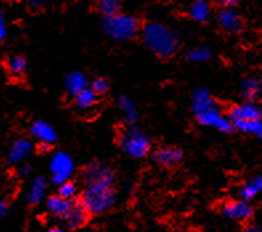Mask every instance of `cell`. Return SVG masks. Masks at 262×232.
<instances>
[{"label": "cell", "mask_w": 262, "mask_h": 232, "mask_svg": "<svg viewBox=\"0 0 262 232\" xmlns=\"http://www.w3.org/2000/svg\"><path fill=\"white\" fill-rule=\"evenodd\" d=\"M64 228H61V227H53V228H50V231H52V232H60V231H63Z\"/></svg>", "instance_id": "cell-37"}, {"label": "cell", "mask_w": 262, "mask_h": 232, "mask_svg": "<svg viewBox=\"0 0 262 232\" xmlns=\"http://www.w3.org/2000/svg\"><path fill=\"white\" fill-rule=\"evenodd\" d=\"M257 136L259 137V139H262V127H261V130H259V133H258V134H257Z\"/></svg>", "instance_id": "cell-38"}, {"label": "cell", "mask_w": 262, "mask_h": 232, "mask_svg": "<svg viewBox=\"0 0 262 232\" xmlns=\"http://www.w3.org/2000/svg\"><path fill=\"white\" fill-rule=\"evenodd\" d=\"M220 108L219 104L210 92L205 88H197L192 94V110L194 113V116L203 114L205 112H209L212 109Z\"/></svg>", "instance_id": "cell-11"}, {"label": "cell", "mask_w": 262, "mask_h": 232, "mask_svg": "<svg viewBox=\"0 0 262 232\" xmlns=\"http://www.w3.org/2000/svg\"><path fill=\"white\" fill-rule=\"evenodd\" d=\"M7 39V21L3 8L0 7V44Z\"/></svg>", "instance_id": "cell-29"}, {"label": "cell", "mask_w": 262, "mask_h": 232, "mask_svg": "<svg viewBox=\"0 0 262 232\" xmlns=\"http://www.w3.org/2000/svg\"><path fill=\"white\" fill-rule=\"evenodd\" d=\"M141 35L145 45L161 59H169L179 49V35L163 23L159 21L146 23L143 27Z\"/></svg>", "instance_id": "cell-1"}, {"label": "cell", "mask_w": 262, "mask_h": 232, "mask_svg": "<svg viewBox=\"0 0 262 232\" xmlns=\"http://www.w3.org/2000/svg\"><path fill=\"white\" fill-rule=\"evenodd\" d=\"M97 96L99 94L92 88H85L84 90L77 93L76 96H73V101H75L76 108H79L81 110H88L96 105Z\"/></svg>", "instance_id": "cell-21"}, {"label": "cell", "mask_w": 262, "mask_h": 232, "mask_svg": "<svg viewBox=\"0 0 262 232\" xmlns=\"http://www.w3.org/2000/svg\"><path fill=\"white\" fill-rule=\"evenodd\" d=\"M210 57H212V50L208 46H196L186 53V59L190 63H205Z\"/></svg>", "instance_id": "cell-25"}, {"label": "cell", "mask_w": 262, "mask_h": 232, "mask_svg": "<svg viewBox=\"0 0 262 232\" xmlns=\"http://www.w3.org/2000/svg\"><path fill=\"white\" fill-rule=\"evenodd\" d=\"M217 21L220 28L226 33H238L244 28L243 17L232 7H223V10L217 15Z\"/></svg>", "instance_id": "cell-10"}, {"label": "cell", "mask_w": 262, "mask_h": 232, "mask_svg": "<svg viewBox=\"0 0 262 232\" xmlns=\"http://www.w3.org/2000/svg\"><path fill=\"white\" fill-rule=\"evenodd\" d=\"M241 94L248 101H254L262 96V81L257 77H249L244 80L241 85Z\"/></svg>", "instance_id": "cell-20"}, {"label": "cell", "mask_w": 262, "mask_h": 232, "mask_svg": "<svg viewBox=\"0 0 262 232\" xmlns=\"http://www.w3.org/2000/svg\"><path fill=\"white\" fill-rule=\"evenodd\" d=\"M121 0H97V8L104 15H111L120 11Z\"/></svg>", "instance_id": "cell-26"}, {"label": "cell", "mask_w": 262, "mask_h": 232, "mask_svg": "<svg viewBox=\"0 0 262 232\" xmlns=\"http://www.w3.org/2000/svg\"><path fill=\"white\" fill-rule=\"evenodd\" d=\"M184 152L177 147H170V146H163L159 147L153 152V161L159 167L163 169H172L183 162Z\"/></svg>", "instance_id": "cell-8"}, {"label": "cell", "mask_w": 262, "mask_h": 232, "mask_svg": "<svg viewBox=\"0 0 262 232\" xmlns=\"http://www.w3.org/2000/svg\"><path fill=\"white\" fill-rule=\"evenodd\" d=\"M229 117L234 122V121H243V119L262 118V113L258 106L248 101V102L233 105L229 109Z\"/></svg>", "instance_id": "cell-13"}, {"label": "cell", "mask_w": 262, "mask_h": 232, "mask_svg": "<svg viewBox=\"0 0 262 232\" xmlns=\"http://www.w3.org/2000/svg\"><path fill=\"white\" fill-rule=\"evenodd\" d=\"M33 151V145L30 139L20 138L16 139L15 142L11 145L8 154H7V163L10 165H20L23 163L31 152Z\"/></svg>", "instance_id": "cell-12"}, {"label": "cell", "mask_w": 262, "mask_h": 232, "mask_svg": "<svg viewBox=\"0 0 262 232\" xmlns=\"http://www.w3.org/2000/svg\"><path fill=\"white\" fill-rule=\"evenodd\" d=\"M221 7H234L239 0H214Z\"/></svg>", "instance_id": "cell-32"}, {"label": "cell", "mask_w": 262, "mask_h": 232, "mask_svg": "<svg viewBox=\"0 0 262 232\" xmlns=\"http://www.w3.org/2000/svg\"><path fill=\"white\" fill-rule=\"evenodd\" d=\"M75 171V162L72 157L64 151H57L50 161V172L52 182L56 185L70 181Z\"/></svg>", "instance_id": "cell-5"}, {"label": "cell", "mask_w": 262, "mask_h": 232, "mask_svg": "<svg viewBox=\"0 0 262 232\" xmlns=\"http://www.w3.org/2000/svg\"><path fill=\"white\" fill-rule=\"evenodd\" d=\"M80 202L90 215H101L116 203V190L112 183H86Z\"/></svg>", "instance_id": "cell-2"}, {"label": "cell", "mask_w": 262, "mask_h": 232, "mask_svg": "<svg viewBox=\"0 0 262 232\" xmlns=\"http://www.w3.org/2000/svg\"><path fill=\"white\" fill-rule=\"evenodd\" d=\"M91 88L97 94H104L108 90V88H110V84H108V81L104 77H95L92 80V83H91Z\"/></svg>", "instance_id": "cell-28"}, {"label": "cell", "mask_w": 262, "mask_h": 232, "mask_svg": "<svg viewBox=\"0 0 262 232\" xmlns=\"http://www.w3.org/2000/svg\"><path fill=\"white\" fill-rule=\"evenodd\" d=\"M64 86H66L67 93L73 97L76 96L77 93L85 89V88H88V81H86V77L83 72L72 70L64 79Z\"/></svg>", "instance_id": "cell-16"}, {"label": "cell", "mask_w": 262, "mask_h": 232, "mask_svg": "<svg viewBox=\"0 0 262 232\" xmlns=\"http://www.w3.org/2000/svg\"><path fill=\"white\" fill-rule=\"evenodd\" d=\"M132 186H133V181L128 179V181H125V186H124V189H125L126 191H132Z\"/></svg>", "instance_id": "cell-35"}, {"label": "cell", "mask_w": 262, "mask_h": 232, "mask_svg": "<svg viewBox=\"0 0 262 232\" xmlns=\"http://www.w3.org/2000/svg\"><path fill=\"white\" fill-rule=\"evenodd\" d=\"M223 215L230 220L236 222H246L249 220L253 215L252 205L248 203V200H232L226 202L223 205Z\"/></svg>", "instance_id": "cell-9"}, {"label": "cell", "mask_w": 262, "mask_h": 232, "mask_svg": "<svg viewBox=\"0 0 262 232\" xmlns=\"http://www.w3.org/2000/svg\"><path fill=\"white\" fill-rule=\"evenodd\" d=\"M28 7H30V10L32 11V12H37V11H40L43 8V3H41L40 0H32Z\"/></svg>", "instance_id": "cell-33"}, {"label": "cell", "mask_w": 262, "mask_h": 232, "mask_svg": "<svg viewBox=\"0 0 262 232\" xmlns=\"http://www.w3.org/2000/svg\"><path fill=\"white\" fill-rule=\"evenodd\" d=\"M119 146L124 154L133 159L145 158L150 151V139L135 126L124 130L119 137Z\"/></svg>", "instance_id": "cell-4"}, {"label": "cell", "mask_w": 262, "mask_h": 232, "mask_svg": "<svg viewBox=\"0 0 262 232\" xmlns=\"http://www.w3.org/2000/svg\"><path fill=\"white\" fill-rule=\"evenodd\" d=\"M47 191V179L44 176H36L33 178L32 183L30 186L28 194H27V200L32 205H37L41 203V200L46 196Z\"/></svg>", "instance_id": "cell-17"}, {"label": "cell", "mask_w": 262, "mask_h": 232, "mask_svg": "<svg viewBox=\"0 0 262 232\" xmlns=\"http://www.w3.org/2000/svg\"><path fill=\"white\" fill-rule=\"evenodd\" d=\"M30 133L31 136L35 139H37L39 142H47L53 145L57 139L56 132L53 129V126L47 122V121H41V119L40 121H35L31 125Z\"/></svg>", "instance_id": "cell-14"}, {"label": "cell", "mask_w": 262, "mask_h": 232, "mask_svg": "<svg viewBox=\"0 0 262 232\" xmlns=\"http://www.w3.org/2000/svg\"><path fill=\"white\" fill-rule=\"evenodd\" d=\"M83 176L86 183H113L115 171L110 163L93 161L85 166Z\"/></svg>", "instance_id": "cell-6"}, {"label": "cell", "mask_w": 262, "mask_h": 232, "mask_svg": "<svg viewBox=\"0 0 262 232\" xmlns=\"http://www.w3.org/2000/svg\"><path fill=\"white\" fill-rule=\"evenodd\" d=\"M33 171V167L32 165L30 163L23 162L19 165V169H17V172H19L20 176H23V178H27V176H30Z\"/></svg>", "instance_id": "cell-30"}, {"label": "cell", "mask_w": 262, "mask_h": 232, "mask_svg": "<svg viewBox=\"0 0 262 232\" xmlns=\"http://www.w3.org/2000/svg\"><path fill=\"white\" fill-rule=\"evenodd\" d=\"M262 191V175H256L250 178L245 185L243 186V189L239 191V195L241 198L245 199L249 202L250 199H253L254 196H257L259 192Z\"/></svg>", "instance_id": "cell-23"}, {"label": "cell", "mask_w": 262, "mask_h": 232, "mask_svg": "<svg viewBox=\"0 0 262 232\" xmlns=\"http://www.w3.org/2000/svg\"><path fill=\"white\" fill-rule=\"evenodd\" d=\"M117 106H119L120 112L123 114L124 121L129 125H133L139 119V109H137L136 104L133 102L129 97L120 96L117 99Z\"/></svg>", "instance_id": "cell-19"}, {"label": "cell", "mask_w": 262, "mask_h": 232, "mask_svg": "<svg viewBox=\"0 0 262 232\" xmlns=\"http://www.w3.org/2000/svg\"><path fill=\"white\" fill-rule=\"evenodd\" d=\"M90 216V212L86 211L80 200H73L72 207L61 218V223L67 229H79L86 224Z\"/></svg>", "instance_id": "cell-7"}, {"label": "cell", "mask_w": 262, "mask_h": 232, "mask_svg": "<svg viewBox=\"0 0 262 232\" xmlns=\"http://www.w3.org/2000/svg\"><path fill=\"white\" fill-rule=\"evenodd\" d=\"M233 123L239 132L248 133V134H258L262 127V118L243 119V121H234Z\"/></svg>", "instance_id": "cell-24"}, {"label": "cell", "mask_w": 262, "mask_h": 232, "mask_svg": "<svg viewBox=\"0 0 262 232\" xmlns=\"http://www.w3.org/2000/svg\"><path fill=\"white\" fill-rule=\"evenodd\" d=\"M27 59L21 55H13L6 60V70L12 77H20L27 69Z\"/></svg>", "instance_id": "cell-22"}, {"label": "cell", "mask_w": 262, "mask_h": 232, "mask_svg": "<svg viewBox=\"0 0 262 232\" xmlns=\"http://www.w3.org/2000/svg\"><path fill=\"white\" fill-rule=\"evenodd\" d=\"M8 211H10L8 203L6 200H0V220H3L8 215Z\"/></svg>", "instance_id": "cell-31"}, {"label": "cell", "mask_w": 262, "mask_h": 232, "mask_svg": "<svg viewBox=\"0 0 262 232\" xmlns=\"http://www.w3.org/2000/svg\"><path fill=\"white\" fill-rule=\"evenodd\" d=\"M73 200H75V199H66L57 194V195L50 196V198L47 199L46 209L47 211L50 212L51 215L57 218L59 220H61V218H63L67 212H68V210L72 207Z\"/></svg>", "instance_id": "cell-15"}, {"label": "cell", "mask_w": 262, "mask_h": 232, "mask_svg": "<svg viewBox=\"0 0 262 232\" xmlns=\"http://www.w3.org/2000/svg\"><path fill=\"white\" fill-rule=\"evenodd\" d=\"M188 15L197 23H206L210 17V4L208 0H194L189 6Z\"/></svg>", "instance_id": "cell-18"}, {"label": "cell", "mask_w": 262, "mask_h": 232, "mask_svg": "<svg viewBox=\"0 0 262 232\" xmlns=\"http://www.w3.org/2000/svg\"><path fill=\"white\" fill-rule=\"evenodd\" d=\"M246 231H261V228L259 227H248Z\"/></svg>", "instance_id": "cell-36"}, {"label": "cell", "mask_w": 262, "mask_h": 232, "mask_svg": "<svg viewBox=\"0 0 262 232\" xmlns=\"http://www.w3.org/2000/svg\"><path fill=\"white\" fill-rule=\"evenodd\" d=\"M57 194L66 199H75L77 195V186L73 182H71V181H66V182L59 185Z\"/></svg>", "instance_id": "cell-27"}, {"label": "cell", "mask_w": 262, "mask_h": 232, "mask_svg": "<svg viewBox=\"0 0 262 232\" xmlns=\"http://www.w3.org/2000/svg\"><path fill=\"white\" fill-rule=\"evenodd\" d=\"M103 31L106 36L115 41H128L136 36L140 31V21L137 17L126 13L116 12L111 15H104Z\"/></svg>", "instance_id": "cell-3"}, {"label": "cell", "mask_w": 262, "mask_h": 232, "mask_svg": "<svg viewBox=\"0 0 262 232\" xmlns=\"http://www.w3.org/2000/svg\"><path fill=\"white\" fill-rule=\"evenodd\" d=\"M51 147H52V145L51 143H47V142H39L37 143V151L40 152H48L51 150Z\"/></svg>", "instance_id": "cell-34"}]
</instances>
